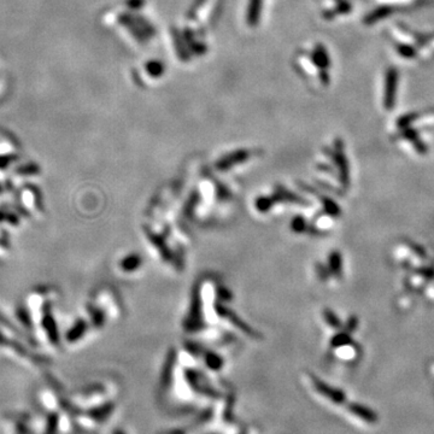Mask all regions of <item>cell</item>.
<instances>
[{
	"label": "cell",
	"instance_id": "30bf717a",
	"mask_svg": "<svg viewBox=\"0 0 434 434\" xmlns=\"http://www.w3.org/2000/svg\"><path fill=\"white\" fill-rule=\"evenodd\" d=\"M324 317H326V321L330 324V326L334 327V328H339L340 322H339V320L337 319V316L334 315L333 312H330V310L326 309V310H324Z\"/></svg>",
	"mask_w": 434,
	"mask_h": 434
},
{
	"label": "cell",
	"instance_id": "3957f363",
	"mask_svg": "<svg viewBox=\"0 0 434 434\" xmlns=\"http://www.w3.org/2000/svg\"><path fill=\"white\" fill-rule=\"evenodd\" d=\"M313 382H314V387H315L316 391L319 392L320 395H322L324 398L329 399V401L334 403V404H343V403L345 402V395L340 391V389L330 387V386L326 385L322 381L317 380V379H313Z\"/></svg>",
	"mask_w": 434,
	"mask_h": 434
},
{
	"label": "cell",
	"instance_id": "9a60e30c",
	"mask_svg": "<svg viewBox=\"0 0 434 434\" xmlns=\"http://www.w3.org/2000/svg\"><path fill=\"white\" fill-rule=\"evenodd\" d=\"M111 434H127V433H126L125 430H122V429H115V430H112Z\"/></svg>",
	"mask_w": 434,
	"mask_h": 434
},
{
	"label": "cell",
	"instance_id": "4fadbf2b",
	"mask_svg": "<svg viewBox=\"0 0 434 434\" xmlns=\"http://www.w3.org/2000/svg\"><path fill=\"white\" fill-rule=\"evenodd\" d=\"M357 324H358V320L356 319V317H351V319L348 320V323H347V328H346L347 332L348 333L354 332V330L357 328Z\"/></svg>",
	"mask_w": 434,
	"mask_h": 434
},
{
	"label": "cell",
	"instance_id": "7a4b0ae2",
	"mask_svg": "<svg viewBox=\"0 0 434 434\" xmlns=\"http://www.w3.org/2000/svg\"><path fill=\"white\" fill-rule=\"evenodd\" d=\"M397 84H398V74L395 69H388L386 74L385 81V94H384V107L387 110L394 108L396 100V93H397Z\"/></svg>",
	"mask_w": 434,
	"mask_h": 434
},
{
	"label": "cell",
	"instance_id": "52a82bcc",
	"mask_svg": "<svg viewBox=\"0 0 434 434\" xmlns=\"http://www.w3.org/2000/svg\"><path fill=\"white\" fill-rule=\"evenodd\" d=\"M313 59L317 66L321 68H326L327 66H329V58H328V54L326 52V50L323 49L322 46H317L315 53H314Z\"/></svg>",
	"mask_w": 434,
	"mask_h": 434
},
{
	"label": "cell",
	"instance_id": "6da1fadb",
	"mask_svg": "<svg viewBox=\"0 0 434 434\" xmlns=\"http://www.w3.org/2000/svg\"><path fill=\"white\" fill-rule=\"evenodd\" d=\"M115 409L116 405L114 402L108 405L100 406V408L84 410L78 415H75V422H76V426L84 430L93 432V430L101 428L110 420Z\"/></svg>",
	"mask_w": 434,
	"mask_h": 434
},
{
	"label": "cell",
	"instance_id": "8fae6325",
	"mask_svg": "<svg viewBox=\"0 0 434 434\" xmlns=\"http://www.w3.org/2000/svg\"><path fill=\"white\" fill-rule=\"evenodd\" d=\"M388 13H389V9L388 8H386V9L384 8V9L377 10V11L373 12L370 16H369V20H368V22H374V20H379V18H380L381 16H387Z\"/></svg>",
	"mask_w": 434,
	"mask_h": 434
},
{
	"label": "cell",
	"instance_id": "5b68a950",
	"mask_svg": "<svg viewBox=\"0 0 434 434\" xmlns=\"http://www.w3.org/2000/svg\"><path fill=\"white\" fill-rule=\"evenodd\" d=\"M334 157H336V160L338 163V166H339L340 173H341V180H343V182H346L348 180V167L346 164V158H345L344 152H343V146H341L340 141H337V149L336 152H334Z\"/></svg>",
	"mask_w": 434,
	"mask_h": 434
},
{
	"label": "cell",
	"instance_id": "8992f818",
	"mask_svg": "<svg viewBox=\"0 0 434 434\" xmlns=\"http://www.w3.org/2000/svg\"><path fill=\"white\" fill-rule=\"evenodd\" d=\"M59 425H60L59 415L56 414V412H51V414L47 416V421H46L44 434H57L58 430H59Z\"/></svg>",
	"mask_w": 434,
	"mask_h": 434
},
{
	"label": "cell",
	"instance_id": "7c38bea8",
	"mask_svg": "<svg viewBox=\"0 0 434 434\" xmlns=\"http://www.w3.org/2000/svg\"><path fill=\"white\" fill-rule=\"evenodd\" d=\"M398 51H399V53H401L403 57L408 58V59H410V58H411V57H414V54H415V51L412 50L410 46H408V44H406V45L399 46Z\"/></svg>",
	"mask_w": 434,
	"mask_h": 434
},
{
	"label": "cell",
	"instance_id": "9c48e42d",
	"mask_svg": "<svg viewBox=\"0 0 434 434\" xmlns=\"http://www.w3.org/2000/svg\"><path fill=\"white\" fill-rule=\"evenodd\" d=\"M350 337L347 336L346 333H343V334H339V336H336L333 338V340H332V346H334V347H338V346H341V345H345V344H348L350 343Z\"/></svg>",
	"mask_w": 434,
	"mask_h": 434
},
{
	"label": "cell",
	"instance_id": "2e32d148",
	"mask_svg": "<svg viewBox=\"0 0 434 434\" xmlns=\"http://www.w3.org/2000/svg\"><path fill=\"white\" fill-rule=\"evenodd\" d=\"M163 434H183V433L177 432V430H170V432H166V433H163Z\"/></svg>",
	"mask_w": 434,
	"mask_h": 434
},
{
	"label": "cell",
	"instance_id": "ba28073f",
	"mask_svg": "<svg viewBox=\"0 0 434 434\" xmlns=\"http://www.w3.org/2000/svg\"><path fill=\"white\" fill-rule=\"evenodd\" d=\"M329 265L334 274L340 275L341 273V256L339 252H332L329 256Z\"/></svg>",
	"mask_w": 434,
	"mask_h": 434
},
{
	"label": "cell",
	"instance_id": "5bb4252c",
	"mask_svg": "<svg viewBox=\"0 0 434 434\" xmlns=\"http://www.w3.org/2000/svg\"><path fill=\"white\" fill-rule=\"evenodd\" d=\"M17 434H27V428L23 426V423L17 425Z\"/></svg>",
	"mask_w": 434,
	"mask_h": 434
},
{
	"label": "cell",
	"instance_id": "277c9868",
	"mask_svg": "<svg viewBox=\"0 0 434 434\" xmlns=\"http://www.w3.org/2000/svg\"><path fill=\"white\" fill-rule=\"evenodd\" d=\"M348 411H350L355 418L360 419L361 421L363 422L370 423V425H373V423L378 421V415L375 414L373 410L367 408V406L353 403V404H348Z\"/></svg>",
	"mask_w": 434,
	"mask_h": 434
}]
</instances>
